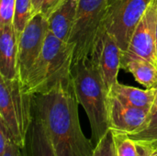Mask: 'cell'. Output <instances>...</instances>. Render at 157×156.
<instances>
[{"label":"cell","mask_w":157,"mask_h":156,"mask_svg":"<svg viewBox=\"0 0 157 156\" xmlns=\"http://www.w3.org/2000/svg\"><path fill=\"white\" fill-rule=\"evenodd\" d=\"M151 0H109L104 27L121 51H127L133 32Z\"/></svg>","instance_id":"obj_6"},{"label":"cell","mask_w":157,"mask_h":156,"mask_svg":"<svg viewBox=\"0 0 157 156\" xmlns=\"http://www.w3.org/2000/svg\"><path fill=\"white\" fill-rule=\"evenodd\" d=\"M67 0H44L40 13L45 18H49L54 12H56Z\"/></svg>","instance_id":"obj_21"},{"label":"cell","mask_w":157,"mask_h":156,"mask_svg":"<svg viewBox=\"0 0 157 156\" xmlns=\"http://www.w3.org/2000/svg\"><path fill=\"white\" fill-rule=\"evenodd\" d=\"M109 94L127 105L151 111L156 97V89H140L118 82L113 86Z\"/></svg>","instance_id":"obj_14"},{"label":"cell","mask_w":157,"mask_h":156,"mask_svg":"<svg viewBox=\"0 0 157 156\" xmlns=\"http://www.w3.org/2000/svg\"><path fill=\"white\" fill-rule=\"evenodd\" d=\"M150 112L144 108L127 105L109 94V129L113 131L127 134L135 132L146 122Z\"/></svg>","instance_id":"obj_10"},{"label":"cell","mask_w":157,"mask_h":156,"mask_svg":"<svg viewBox=\"0 0 157 156\" xmlns=\"http://www.w3.org/2000/svg\"><path fill=\"white\" fill-rule=\"evenodd\" d=\"M22 156H27L26 155V153H25V151H24V149H22Z\"/></svg>","instance_id":"obj_26"},{"label":"cell","mask_w":157,"mask_h":156,"mask_svg":"<svg viewBox=\"0 0 157 156\" xmlns=\"http://www.w3.org/2000/svg\"><path fill=\"white\" fill-rule=\"evenodd\" d=\"M154 156H157V149L156 151H155V154H154Z\"/></svg>","instance_id":"obj_28"},{"label":"cell","mask_w":157,"mask_h":156,"mask_svg":"<svg viewBox=\"0 0 157 156\" xmlns=\"http://www.w3.org/2000/svg\"><path fill=\"white\" fill-rule=\"evenodd\" d=\"M151 111H157V89H156V97H155V104H154L153 109H152Z\"/></svg>","instance_id":"obj_25"},{"label":"cell","mask_w":157,"mask_h":156,"mask_svg":"<svg viewBox=\"0 0 157 156\" xmlns=\"http://www.w3.org/2000/svg\"><path fill=\"white\" fill-rule=\"evenodd\" d=\"M16 0H0V26L13 25Z\"/></svg>","instance_id":"obj_20"},{"label":"cell","mask_w":157,"mask_h":156,"mask_svg":"<svg viewBox=\"0 0 157 156\" xmlns=\"http://www.w3.org/2000/svg\"><path fill=\"white\" fill-rule=\"evenodd\" d=\"M33 17L31 0H16L15 6V15L13 20V26L15 29L16 36L17 41L29 23V21Z\"/></svg>","instance_id":"obj_17"},{"label":"cell","mask_w":157,"mask_h":156,"mask_svg":"<svg viewBox=\"0 0 157 156\" xmlns=\"http://www.w3.org/2000/svg\"><path fill=\"white\" fill-rule=\"evenodd\" d=\"M72 75L52 89L31 95V112L41 123L56 156H93L95 146L83 133Z\"/></svg>","instance_id":"obj_1"},{"label":"cell","mask_w":157,"mask_h":156,"mask_svg":"<svg viewBox=\"0 0 157 156\" xmlns=\"http://www.w3.org/2000/svg\"><path fill=\"white\" fill-rule=\"evenodd\" d=\"M93 156H118L114 134L110 129L95 146Z\"/></svg>","instance_id":"obj_19"},{"label":"cell","mask_w":157,"mask_h":156,"mask_svg":"<svg viewBox=\"0 0 157 156\" xmlns=\"http://www.w3.org/2000/svg\"><path fill=\"white\" fill-rule=\"evenodd\" d=\"M128 135L134 141L150 143L157 148V111H151L144 126Z\"/></svg>","instance_id":"obj_16"},{"label":"cell","mask_w":157,"mask_h":156,"mask_svg":"<svg viewBox=\"0 0 157 156\" xmlns=\"http://www.w3.org/2000/svg\"><path fill=\"white\" fill-rule=\"evenodd\" d=\"M157 0H151L132 37L130 51L157 65Z\"/></svg>","instance_id":"obj_9"},{"label":"cell","mask_w":157,"mask_h":156,"mask_svg":"<svg viewBox=\"0 0 157 156\" xmlns=\"http://www.w3.org/2000/svg\"><path fill=\"white\" fill-rule=\"evenodd\" d=\"M17 45L14 26H0V76L9 80L18 77Z\"/></svg>","instance_id":"obj_11"},{"label":"cell","mask_w":157,"mask_h":156,"mask_svg":"<svg viewBox=\"0 0 157 156\" xmlns=\"http://www.w3.org/2000/svg\"><path fill=\"white\" fill-rule=\"evenodd\" d=\"M0 156H22V149L10 139L4 151L0 153Z\"/></svg>","instance_id":"obj_22"},{"label":"cell","mask_w":157,"mask_h":156,"mask_svg":"<svg viewBox=\"0 0 157 156\" xmlns=\"http://www.w3.org/2000/svg\"><path fill=\"white\" fill-rule=\"evenodd\" d=\"M109 0H79L69 43L75 47L74 62L92 53L98 36L104 27Z\"/></svg>","instance_id":"obj_5"},{"label":"cell","mask_w":157,"mask_h":156,"mask_svg":"<svg viewBox=\"0 0 157 156\" xmlns=\"http://www.w3.org/2000/svg\"><path fill=\"white\" fill-rule=\"evenodd\" d=\"M71 75L78 102L90 122L91 142L96 146L109 130V93L90 56L74 62Z\"/></svg>","instance_id":"obj_2"},{"label":"cell","mask_w":157,"mask_h":156,"mask_svg":"<svg viewBox=\"0 0 157 156\" xmlns=\"http://www.w3.org/2000/svg\"><path fill=\"white\" fill-rule=\"evenodd\" d=\"M24 151L27 156H56L40 121L32 115Z\"/></svg>","instance_id":"obj_15"},{"label":"cell","mask_w":157,"mask_h":156,"mask_svg":"<svg viewBox=\"0 0 157 156\" xmlns=\"http://www.w3.org/2000/svg\"><path fill=\"white\" fill-rule=\"evenodd\" d=\"M139 143L141 144V155L140 156H154L157 149L156 147H155L154 145L150 143H141V142Z\"/></svg>","instance_id":"obj_23"},{"label":"cell","mask_w":157,"mask_h":156,"mask_svg":"<svg viewBox=\"0 0 157 156\" xmlns=\"http://www.w3.org/2000/svg\"><path fill=\"white\" fill-rule=\"evenodd\" d=\"M31 120V95L24 90L19 78L9 80L0 76V122L21 149L26 146Z\"/></svg>","instance_id":"obj_4"},{"label":"cell","mask_w":157,"mask_h":156,"mask_svg":"<svg viewBox=\"0 0 157 156\" xmlns=\"http://www.w3.org/2000/svg\"><path fill=\"white\" fill-rule=\"evenodd\" d=\"M44 0H31V6H32V15L33 17L41 11V7L43 5Z\"/></svg>","instance_id":"obj_24"},{"label":"cell","mask_w":157,"mask_h":156,"mask_svg":"<svg viewBox=\"0 0 157 156\" xmlns=\"http://www.w3.org/2000/svg\"><path fill=\"white\" fill-rule=\"evenodd\" d=\"M156 50H157V23H156Z\"/></svg>","instance_id":"obj_27"},{"label":"cell","mask_w":157,"mask_h":156,"mask_svg":"<svg viewBox=\"0 0 157 156\" xmlns=\"http://www.w3.org/2000/svg\"><path fill=\"white\" fill-rule=\"evenodd\" d=\"M74 56V45L61 40L49 29L43 49L23 84L24 90L29 95L44 93L70 78Z\"/></svg>","instance_id":"obj_3"},{"label":"cell","mask_w":157,"mask_h":156,"mask_svg":"<svg viewBox=\"0 0 157 156\" xmlns=\"http://www.w3.org/2000/svg\"><path fill=\"white\" fill-rule=\"evenodd\" d=\"M121 51L117 41L103 27L90 57L94 61L109 93L118 83V74L121 69Z\"/></svg>","instance_id":"obj_8"},{"label":"cell","mask_w":157,"mask_h":156,"mask_svg":"<svg viewBox=\"0 0 157 156\" xmlns=\"http://www.w3.org/2000/svg\"><path fill=\"white\" fill-rule=\"evenodd\" d=\"M117 155L118 156H140L141 144L139 142L132 140L127 133L113 131Z\"/></svg>","instance_id":"obj_18"},{"label":"cell","mask_w":157,"mask_h":156,"mask_svg":"<svg viewBox=\"0 0 157 156\" xmlns=\"http://www.w3.org/2000/svg\"><path fill=\"white\" fill-rule=\"evenodd\" d=\"M79 0H67L49 18V29L61 40L69 42Z\"/></svg>","instance_id":"obj_13"},{"label":"cell","mask_w":157,"mask_h":156,"mask_svg":"<svg viewBox=\"0 0 157 156\" xmlns=\"http://www.w3.org/2000/svg\"><path fill=\"white\" fill-rule=\"evenodd\" d=\"M121 65L144 88L157 89V65L154 63L130 51H122Z\"/></svg>","instance_id":"obj_12"},{"label":"cell","mask_w":157,"mask_h":156,"mask_svg":"<svg viewBox=\"0 0 157 156\" xmlns=\"http://www.w3.org/2000/svg\"><path fill=\"white\" fill-rule=\"evenodd\" d=\"M48 31V19L39 13L31 17L18 40L17 74L22 85L43 49Z\"/></svg>","instance_id":"obj_7"}]
</instances>
